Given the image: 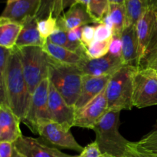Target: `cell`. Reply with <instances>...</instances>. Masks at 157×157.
Masks as SVG:
<instances>
[{"label": "cell", "mask_w": 157, "mask_h": 157, "mask_svg": "<svg viewBox=\"0 0 157 157\" xmlns=\"http://www.w3.org/2000/svg\"><path fill=\"white\" fill-rule=\"evenodd\" d=\"M137 68L124 65L115 72L106 87L108 111L130 110L133 107V78Z\"/></svg>", "instance_id": "5"}, {"label": "cell", "mask_w": 157, "mask_h": 157, "mask_svg": "<svg viewBox=\"0 0 157 157\" xmlns=\"http://www.w3.org/2000/svg\"><path fill=\"white\" fill-rule=\"evenodd\" d=\"M67 36H68V38L70 39V41H71L72 42H75V43L81 42V40L78 38L76 32H75V29H72V30L68 31V32H67Z\"/></svg>", "instance_id": "38"}, {"label": "cell", "mask_w": 157, "mask_h": 157, "mask_svg": "<svg viewBox=\"0 0 157 157\" xmlns=\"http://www.w3.org/2000/svg\"><path fill=\"white\" fill-rule=\"evenodd\" d=\"M91 23L97 24L90 16L87 6L81 3H75L58 18V29L65 32Z\"/></svg>", "instance_id": "14"}, {"label": "cell", "mask_w": 157, "mask_h": 157, "mask_svg": "<svg viewBox=\"0 0 157 157\" xmlns=\"http://www.w3.org/2000/svg\"><path fill=\"white\" fill-rule=\"evenodd\" d=\"M139 42V69L157 63V0H153L136 25Z\"/></svg>", "instance_id": "2"}, {"label": "cell", "mask_w": 157, "mask_h": 157, "mask_svg": "<svg viewBox=\"0 0 157 157\" xmlns=\"http://www.w3.org/2000/svg\"><path fill=\"white\" fill-rule=\"evenodd\" d=\"M153 68L156 69V70L157 71V63H156V64H155V65H154V67H153Z\"/></svg>", "instance_id": "43"}, {"label": "cell", "mask_w": 157, "mask_h": 157, "mask_svg": "<svg viewBox=\"0 0 157 157\" xmlns=\"http://www.w3.org/2000/svg\"><path fill=\"white\" fill-rule=\"evenodd\" d=\"M48 109L52 121L70 128L74 127L76 115L75 107L69 105L51 83L49 86Z\"/></svg>", "instance_id": "12"}, {"label": "cell", "mask_w": 157, "mask_h": 157, "mask_svg": "<svg viewBox=\"0 0 157 157\" xmlns=\"http://www.w3.org/2000/svg\"><path fill=\"white\" fill-rule=\"evenodd\" d=\"M42 0H18L6 5L2 18L22 24L28 18L36 17L41 9Z\"/></svg>", "instance_id": "15"}, {"label": "cell", "mask_w": 157, "mask_h": 157, "mask_svg": "<svg viewBox=\"0 0 157 157\" xmlns=\"http://www.w3.org/2000/svg\"><path fill=\"white\" fill-rule=\"evenodd\" d=\"M120 113L108 111L93 128L96 134L95 141L103 155L123 157L131 143L119 132Z\"/></svg>", "instance_id": "4"}, {"label": "cell", "mask_w": 157, "mask_h": 157, "mask_svg": "<svg viewBox=\"0 0 157 157\" xmlns=\"http://www.w3.org/2000/svg\"><path fill=\"white\" fill-rule=\"evenodd\" d=\"M95 26L84 25L83 26L81 42L86 48L89 47L90 44L94 41Z\"/></svg>", "instance_id": "35"}, {"label": "cell", "mask_w": 157, "mask_h": 157, "mask_svg": "<svg viewBox=\"0 0 157 157\" xmlns=\"http://www.w3.org/2000/svg\"><path fill=\"white\" fill-rule=\"evenodd\" d=\"M123 157H157V154L140 150L134 145V143L131 142Z\"/></svg>", "instance_id": "33"}, {"label": "cell", "mask_w": 157, "mask_h": 157, "mask_svg": "<svg viewBox=\"0 0 157 157\" xmlns=\"http://www.w3.org/2000/svg\"><path fill=\"white\" fill-rule=\"evenodd\" d=\"M38 27L41 38L45 41L58 29V18L53 17V15H50L44 19L39 20L38 21Z\"/></svg>", "instance_id": "28"}, {"label": "cell", "mask_w": 157, "mask_h": 157, "mask_svg": "<svg viewBox=\"0 0 157 157\" xmlns=\"http://www.w3.org/2000/svg\"><path fill=\"white\" fill-rule=\"evenodd\" d=\"M17 150L25 157H77L60 151L43 139L21 136L15 143Z\"/></svg>", "instance_id": "11"}, {"label": "cell", "mask_w": 157, "mask_h": 157, "mask_svg": "<svg viewBox=\"0 0 157 157\" xmlns=\"http://www.w3.org/2000/svg\"><path fill=\"white\" fill-rule=\"evenodd\" d=\"M109 3H117V4H124V0H108Z\"/></svg>", "instance_id": "41"}, {"label": "cell", "mask_w": 157, "mask_h": 157, "mask_svg": "<svg viewBox=\"0 0 157 157\" xmlns=\"http://www.w3.org/2000/svg\"><path fill=\"white\" fill-rule=\"evenodd\" d=\"M15 1H18V0H7V2H6V5L11 4V3L14 2Z\"/></svg>", "instance_id": "42"}, {"label": "cell", "mask_w": 157, "mask_h": 157, "mask_svg": "<svg viewBox=\"0 0 157 157\" xmlns=\"http://www.w3.org/2000/svg\"><path fill=\"white\" fill-rule=\"evenodd\" d=\"M83 75L78 65L60 62L48 55V78L66 102L73 107L81 94Z\"/></svg>", "instance_id": "3"}, {"label": "cell", "mask_w": 157, "mask_h": 157, "mask_svg": "<svg viewBox=\"0 0 157 157\" xmlns=\"http://www.w3.org/2000/svg\"><path fill=\"white\" fill-rule=\"evenodd\" d=\"M6 89L9 107L22 123L27 114L32 95L23 75L17 47L12 49L9 58L6 72Z\"/></svg>", "instance_id": "1"}, {"label": "cell", "mask_w": 157, "mask_h": 157, "mask_svg": "<svg viewBox=\"0 0 157 157\" xmlns=\"http://www.w3.org/2000/svg\"><path fill=\"white\" fill-rule=\"evenodd\" d=\"M42 48L51 58L60 62L65 63V64L79 65L83 59L87 58H83L81 55L76 52L54 44L48 39L44 41Z\"/></svg>", "instance_id": "20"}, {"label": "cell", "mask_w": 157, "mask_h": 157, "mask_svg": "<svg viewBox=\"0 0 157 157\" xmlns=\"http://www.w3.org/2000/svg\"><path fill=\"white\" fill-rule=\"evenodd\" d=\"M109 53L113 56L122 58V41L121 36L113 35L110 40Z\"/></svg>", "instance_id": "36"}, {"label": "cell", "mask_w": 157, "mask_h": 157, "mask_svg": "<svg viewBox=\"0 0 157 157\" xmlns=\"http://www.w3.org/2000/svg\"><path fill=\"white\" fill-rule=\"evenodd\" d=\"M0 157H25L12 143L0 142Z\"/></svg>", "instance_id": "31"}, {"label": "cell", "mask_w": 157, "mask_h": 157, "mask_svg": "<svg viewBox=\"0 0 157 157\" xmlns=\"http://www.w3.org/2000/svg\"><path fill=\"white\" fill-rule=\"evenodd\" d=\"M77 157H103V154L96 141H94L86 146L84 150Z\"/></svg>", "instance_id": "34"}, {"label": "cell", "mask_w": 157, "mask_h": 157, "mask_svg": "<svg viewBox=\"0 0 157 157\" xmlns=\"http://www.w3.org/2000/svg\"><path fill=\"white\" fill-rule=\"evenodd\" d=\"M124 65L125 64L122 58L108 53L100 58H84L78 66L83 75L100 77L112 76Z\"/></svg>", "instance_id": "13"}, {"label": "cell", "mask_w": 157, "mask_h": 157, "mask_svg": "<svg viewBox=\"0 0 157 157\" xmlns=\"http://www.w3.org/2000/svg\"><path fill=\"white\" fill-rule=\"evenodd\" d=\"M121 38L122 41V58L124 64L138 69L139 42L136 25L125 26Z\"/></svg>", "instance_id": "18"}, {"label": "cell", "mask_w": 157, "mask_h": 157, "mask_svg": "<svg viewBox=\"0 0 157 157\" xmlns=\"http://www.w3.org/2000/svg\"><path fill=\"white\" fill-rule=\"evenodd\" d=\"M101 23H103V24H104L105 25H107V27H108L109 29H111L112 31L113 30V22H112L111 18H110V15H109L108 12H107V13L105 15V16L103 18L102 21H101Z\"/></svg>", "instance_id": "39"}, {"label": "cell", "mask_w": 157, "mask_h": 157, "mask_svg": "<svg viewBox=\"0 0 157 157\" xmlns=\"http://www.w3.org/2000/svg\"><path fill=\"white\" fill-rule=\"evenodd\" d=\"M38 21L36 17L28 18L23 21L22 29L19 34L16 41L17 48L29 47V46H38L42 48L44 41L41 38L38 27Z\"/></svg>", "instance_id": "19"}, {"label": "cell", "mask_w": 157, "mask_h": 157, "mask_svg": "<svg viewBox=\"0 0 157 157\" xmlns=\"http://www.w3.org/2000/svg\"><path fill=\"white\" fill-rule=\"evenodd\" d=\"M103 157H113V156H108V155H103Z\"/></svg>", "instance_id": "44"}, {"label": "cell", "mask_w": 157, "mask_h": 157, "mask_svg": "<svg viewBox=\"0 0 157 157\" xmlns=\"http://www.w3.org/2000/svg\"><path fill=\"white\" fill-rule=\"evenodd\" d=\"M140 150L157 154V121L153 130L137 142H133Z\"/></svg>", "instance_id": "26"}, {"label": "cell", "mask_w": 157, "mask_h": 157, "mask_svg": "<svg viewBox=\"0 0 157 157\" xmlns=\"http://www.w3.org/2000/svg\"><path fill=\"white\" fill-rule=\"evenodd\" d=\"M153 0H124L127 14V24L136 25L138 20L145 12Z\"/></svg>", "instance_id": "22"}, {"label": "cell", "mask_w": 157, "mask_h": 157, "mask_svg": "<svg viewBox=\"0 0 157 157\" xmlns=\"http://www.w3.org/2000/svg\"><path fill=\"white\" fill-rule=\"evenodd\" d=\"M113 37V31L103 23H100L95 26L94 41H106L111 39Z\"/></svg>", "instance_id": "32"}, {"label": "cell", "mask_w": 157, "mask_h": 157, "mask_svg": "<svg viewBox=\"0 0 157 157\" xmlns=\"http://www.w3.org/2000/svg\"><path fill=\"white\" fill-rule=\"evenodd\" d=\"M22 25L4 18H0V46L12 50L16 45Z\"/></svg>", "instance_id": "21"}, {"label": "cell", "mask_w": 157, "mask_h": 157, "mask_svg": "<svg viewBox=\"0 0 157 157\" xmlns=\"http://www.w3.org/2000/svg\"><path fill=\"white\" fill-rule=\"evenodd\" d=\"M57 0H42L41 9L36 16L37 19L39 21L52 15Z\"/></svg>", "instance_id": "30"}, {"label": "cell", "mask_w": 157, "mask_h": 157, "mask_svg": "<svg viewBox=\"0 0 157 157\" xmlns=\"http://www.w3.org/2000/svg\"><path fill=\"white\" fill-rule=\"evenodd\" d=\"M12 50L0 46V104L9 106L6 89V72Z\"/></svg>", "instance_id": "25"}, {"label": "cell", "mask_w": 157, "mask_h": 157, "mask_svg": "<svg viewBox=\"0 0 157 157\" xmlns=\"http://www.w3.org/2000/svg\"><path fill=\"white\" fill-rule=\"evenodd\" d=\"M108 0H90L87 9L90 16L96 21L97 25L101 23L103 18L108 12Z\"/></svg>", "instance_id": "27"}, {"label": "cell", "mask_w": 157, "mask_h": 157, "mask_svg": "<svg viewBox=\"0 0 157 157\" xmlns=\"http://www.w3.org/2000/svg\"><path fill=\"white\" fill-rule=\"evenodd\" d=\"M108 14L113 25V35L121 36L127 24V14L124 4L110 3Z\"/></svg>", "instance_id": "24"}, {"label": "cell", "mask_w": 157, "mask_h": 157, "mask_svg": "<svg viewBox=\"0 0 157 157\" xmlns=\"http://www.w3.org/2000/svg\"><path fill=\"white\" fill-rule=\"evenodd\" d=\"M49 86L50 81L48 78H46L35 89L31 98L27 114L22 122L34 133H38L39 122L51 120L48 109Z\"/></svg>", "instance_id": "9"}, {"label": "cell", "mask_w": 157, "mask_h": 157, "mask_svg": "<svg viewBox=\"0 0 157 157\" xmlns=\"http://www.w3.org/2000/svg\"><path fill=\"white\" fill-rule=\"evenodd\" d=\"M133 107L157 105V71L153 67L136 70L133 78Z\"/></svg>", "instance_id": "7"}, {"label": "cell", "mask_w": 157, "mask_h": 157, "mask_svg": "<svg viewBox=\"0 0 157 157\" xmlns=\"http://www.w3.org/2000/svg\"><path fill=\"white\" fill-rule=\"evenodd\" d=\"M48 39L54 44L79 54L83 58H88L87 55V48L83 44L82 42L75 43L70 41L67 36V32L58 29Z\"/></svg>", "instance_id": "23"}, {"label": "cell", "mask_w": 157, "mask_h": 157, "mask_svg": "<svg viewBox=\"0 0 157 157\" xmlns=\"http://www.w3.org/2000/svg\"><path fill=\"white\" fill-rule=\"evenodd\" d=\"M19 118L6 104H0V142L14 143L21 136Z\"/></svg>", "instance_id": "16"}, {"label": "cell", "mask_w": 157, "mask_h": 157, "mask_svg": "<svg viewBox=\"0 0 157 157\" xmlns=\"http://www.w3.org/2000/svg\"><path fill=\"white\" fill-rule=\"evenodd\" d=\"M38 134L48 144L61 149L81 153L84 147L80 145L71 132V128L52 120H46L38 124Z\"/></svg>", "instance_id": "8"}, {"label": "cell", "mask_w": 157, "mask_h": 157, "mask_svg": "<svg viewBox=\"0 0 157 157\" xmlns=\"http://www.w3.org/2000/svg\"><path fill=\"white\" fill-rule=\"evenodd\" d=\"M110 40L106 41H94L87 48V55L90 59L100 58L109 53Z\"/></svg>", "instance_id": "29"}, {"label": "cell", "mask_w": 157, "mask_h": 157, "mask_svg": "<svg viewBox=\"0 0 157 157\" xmlns=\"http://www.w3.org/2000/svg\"><path fill=\"white\" fill-rule=\"evenodd\" d=\"M89 1L90 0H77V3H81V4L84 5V6L87 7L89 4Z\"/></svg>", "instance_id": "40"}, {"label": "cell", "mask_w": 157, "mask_h": 157, "mask_svg": "<svg viewBox=\"0 0 157 157\" xmlns=\"http://www.w3.org/2000/svg\"><path fill=\"white\" fill-rule=\"evenodd\" d=\"M77 3V0H57L56 6L53 11L52 15L58 18L66 9H69L73 5Z\"/></svg>", "instance_id": "37"}, {"label": "cell", "mask_w": 157, "mask_h": 157, "mask_svg": "<svg viewBox=\"0 0 157 157\" xmlns=\"http://www.w3.org/2000/svg\"><path fill=\"white\" fill-rule=\"evenodd\" d=\"M23 75L32 95L40 83L48 77V55L38 46L18 48Z\"/></svg>", "instance_id": "6"}, {"label": "cell", "mask_w": 157, "mask_h": 157, "mask_svg": "<svg viewBox=\"0 0 157 157\" xmlns=\"http://www.w3.org/2000/svg\"><path fill=\"white\" fill-rule=\"evenodd\" d=\"M108 112L106 89L84 107L76 110L74 127L93 130Z\"/></svg>", "instance_id": "10"}, {"label": "cell", "mask_w": 157, "mask_h": 157, "mask_svg": "<svg viewBox=\"0 0 157 157\" xmlns=\"http://www.w3.org/2000/svg\"><path fill=\"white\" fill-rule=\"evenodd\" d=\"M110 77L83 75L81 94L75 105V110H78L82 108L106 89Z\"/></svg>", "instance_id": "17"}]
</instances>
